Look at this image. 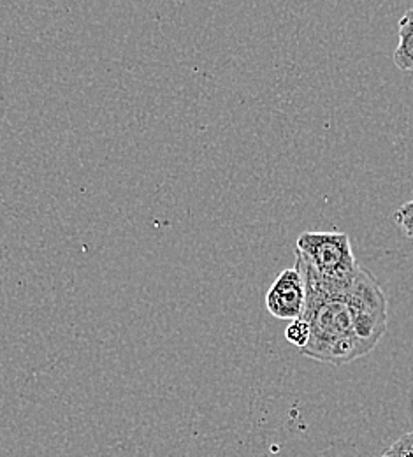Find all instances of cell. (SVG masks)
<instances>
[{"label": "cell", "mask_w": 413, "mask_h": 457, "mask_svg": "<svg viewBox=\"0 0 413 457\" xmlns=\"http://www.w3.org/2000/svg\"><path fill=\"white\" fill-rule=\"evenodd\" d=\"M306 301L302 315L310 340L304 357L343 366L375 350L387 331V295L380 282L362 266L349 280H326L295 259Z\"/></svg>", "instance_id": "obj_1"}, {"label": "cell", "mask_w": 413, "mask_h": 457, "mask_svg": "<svg viewBox=\"0 0 413 457\" xmlns=\"http://www.w3.org/2000/svg\"><path fill=\"white\" fill-rule=\"evenodd\" d=\"M295 259L326 280H349L360 268L345 232H302L295 243Z\"/></svg>", "instance_id": "obj_2"}, {"label": "cell", "mask_w": 413, "mask_h": 457, "mask_svg": "<svg viewBox=\"0 0 413 457\" xmlns=\"http://www.w3.org/2000/svg\"><path fill=\"white\" fill-rule=\"evenodd\" d=\"M306 301L304 280L297 268L284 270L266 294L268 312L280 320H295L302 315Z\"/></svg>", "instance_id": "obj_3"}, {"label": "cell", "mask_w": 413, "mask_h": 457, "mask_svg": "<svg viewBox=\"0 0 413 457\" xmlns=\"http://www.w3.org/2000/svg\"><path fill=\"white\" fill-rule=\"evenodd\" d=\"M394 63L407 72H413V7L400 20V43L394 52Z\"/></svg>", "instance_id": "obj_4"}, {"label": "cell", "mask_w": 413, "mask_h": 457, "mask_svg": "<svg viewBox=\"0 0 413 457\" xmlns=\"http://www.w3.org/2000/svg\"><path fill=\"white\" fill-rule=\"evenodd\" d=\"M285 338H287V342L295 345L299 350L302 346H306V343L310 340V326H308V322L302 320V319L291 320V324L285 329Z\"/></svg>", "instance_id": "obj_5"}, {"label": "cell", "mask_w": 413, "mask_h": 457, "mask_svg": "<svg viewBox=\"0 0 413 457\" xmlns=\"http://www.w3.org/2000/svg\"><path fill=\"white\" fill-rule=\"evenodd\" d=\"M380 457H413V431L400 436Z\"/></svg>", "instance_id": "obj_6"}, {"label": "cell", "mask_w": 413, "mask_h": 457, "mask_svg": "<svg viewBox=\"0 0 413 457\" xmlns=\"http://www.w3.org/2000/svg\"><path fill=\"white\" fill-rule=\"evenodd\" d=\"M394 220L400 228H403L407 237L413 239V201L403 204L396 213H394Z\"/></svg>", "instance_id": "obj_7"}]
</instances>
